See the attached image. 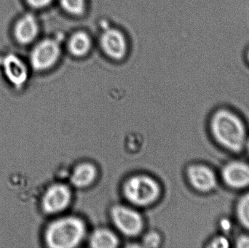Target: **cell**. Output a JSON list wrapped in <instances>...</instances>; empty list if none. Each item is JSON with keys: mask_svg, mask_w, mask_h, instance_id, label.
<instances>
[{"mask_svg": "<svg viewBox=\"0 0 249 248\" xmlns=\"http://www.w3.org/2000/svg\"><path fill=\"white\" fill-rule=\"evenodd\" d=\"M211 132L216 142L232 152L244 149L247 141V129L238 115L228 109L216 111L210 122Z\"/></svg>", "mask_w": 249, "mask_h": 248, "instance_id": "cell-1", "label": "cell"}, {"mask_svg": "<svg viewBox=\"0 0 249 248\" xmlns=\"http://www.w3.org/2000/svg\"><path fill=\"white\" fill-rule=\"evenodd\" d=\"M84 222L77 217H65L51 223L45 231V241L50 248L77 247L86 236Z\"/></svg>", "mask_w": 249, "mask_h": 248, "instance_id": "cell-2", "label": "cell"}, {"mask_svg": "<svg viewBox=\"0 0 249 248\" xmlns=\"http://www.w3.org/2000/svg\"><path fill=\"white\" fill-rule=\"evenodd\" d=\"M126 199L137 206H147L159 198L160 188L158 182L144 175L130 178L124 185Z\"/></svg>", "mask_w": 249, "mask_h": 248, "instance_id": "cell-3", "label": "cell"}, {"mask_svg": "<svg viewBox=\"0 0 249 248\" xmlns=\"http://www.w3.org/2000/svg\"><path fill=\"white\" fill-rule=\"evenodd\" d=\"M111 215L117 229L127 237L138 235L143 229L142 215L133 208L116 205L112 208Z\"/></svg>", "mask_w": 249, "mask_h": 248, "instance_id": "cell-4", "label": "cell"}, {"mask_svg": "<svg viewBox=\"0 0 249 248\" xmlns=\"http://www.w3.org/2000/svg\"><path fill=\"white\" fill-rule=\"evenodd\" d=\"M60 55L58 42L48 39L38 43L32 50L30 62L36 71H44L51 68L56 62Z\"/></svg>", "mask_w": 249, "mask_h": 248, "instance_id": "cell-5", "label": "cell"}, {"mask_svg": "<svg viewBox=\"0 0 249 248\" xmlns=\"http://www.w3.org/2000/svg\"><path fill=\"white\" fill-rule=\"evenodd\" d=\"M71 192L66 185L55 184L48 188L42 198V207L48 214L64 211L71 202Z\"/></svg>", "mask_w": 249, "mask_h": 248, "instance_id": "cell-6", "label": "cell"}, {"mask_svg": "<svg viewBox=\"0 0 249 248\" xmlns=\"http://www.w3.org/2000/svg\"><path fill=\"white\" fill-rule=\"evenodd\" d=\"M3 72L7 81L19 89L24 86L29 78V71L23 60L13 53L6 54L1 60Z\"/></svg>", "mask_w": 249, "mask_h": 248, "instance_id": "cell-7", "label": "cell"}, {"mask_svg": "<svg viewBox=\"0 0 249 248\" xmlns=\"http://www.w3.org/2000/svg\"><path fill=\"white\" fill-rule=\"evenodd\" d=\"M187 179L191 186L198 192H210L217 185L214 172L204 165L196 164L190 166L187 171Z\"/></svg>", "mask_w": 249, "mask_h": 248, "instance_id": "cell-8", "label": "cell"}, {"mask_svg": "<svg viewBox=\"0 0 249 248\" xmlns=\"http://www.w3.org/2000/svg\"><path fill=\"white\" fill-rule=\"evenodd\" d=\"M222 178L225 184L232 189L249 187V165L239 160L229 162L222 168Z\"/></svg>", "mask_w": 249, "mask_h": 248, "instance_id": "cell-9", "label": "cell"}, {"mask_svg": "<svg viewBox=\"0 0 249 248\" xmlns=\"http://www.w3.org/2000/svg\"><path fill=\"white\" fill-rule=\"evenodd\" d=\"M101 45L105 53L114 59L124 58L127 50L125 39L123 33L116 29L105 31L101 38Z\"/></svg>", "mask_w": 249, "mask_h": 248, "instance_id": "cell-10", "label": "cell"}, {"mask_svg": "<svg viewBox=\"0 0 249 248\" xmlns=\"http://www.w3.org/2000/svg\"><path fill=\"white\" fill-rule=\"evenodd\" d=\"M37 21L33 15L27 13L22 16L15 26L14 34L16 40L21 45H27L33 42L37 36Z\"/></svg>", "mask_w": 249, "mask_h": 248, "instance_id": "cell-11", "label": "cell"}, {"mask_svg": "<svg viewBox=\"0 0 249 248\" xmlns=\"http://www.w3.org/2000/svg\"><path fill=\"white\" fill-rule=\"evenodd\" d=\"M96 175L97 170L93 165L83 163L74 169L71 176V182L76 187H87L94 182Z\"/></svg>", "mask_w": 249, "mask_h": 248, "instance_id": "cell-12", "label": "cell"}, {"mask_svg": "<svg viewBox=\"0 0 249 248\" xmlns=\"http://www.w3.org/2000/svg\"><path fill=\"white\" fill-rule=\"evenodd\" d=\"M90 244L94 248H113L119 244L115 233L107 229H99L96 230L90 239Z\"/></svg>", "mask_w": 249, "mask_h": 248, "instance_id": "cell-13", "label": "cell"}, {"mask_svg": "<svg viewBox=\"0 0 249 248\" xmlns=\"http://www.w3.org/2000/svg\"><path fill=\"white\" fill-rule=\"evenodd\" d=\"M91 46L90 37L84 32L74 33L69 42V50L75 56L86 55Z\"/></svg>", "mask_w": 249, "mask_h": 248, "instance_id": "cell-14", "label": "cell"}, {"mask_svg": "<svg viewBox=\"0 0 249 248\" xmlns=\"http://www.w3.org/2000/svg\"><path fill=\"white\" fill-rule=\"evenodd\" d=\"M236 215L240 224L249 230V193L243 195L237 202Z\"/></svg>", "mask_w": 249, "mask_h": 248, "instance_id": "cell-15", "label": "cell"}, {"mask_svg": "<svg viewBox=\"0 0 249 248\" xmlns=\"http://www.w3.org/2000/svg\"><path fill=\"white\" fill-rule=\"evenodd\" d=\"M63 8L70 14H82L85 10V0H60Z\"/></svg>", "mask_w": 249, "mask_h": 248, "instance_id": "cell-16", "label": "cell"}, {"mask_svg": "<svg viewBox=\"0 0 249 248\" xmlns=\"http://www.w3.org/2000/svg\"><path fill=\"white\" fill-rule=\"evenodd\" d=\"M160 243V237L155 231L148 233L143 239V245L146 248H156Z\"/></svg>", "mask_w": 249, "mask_h": 248, "instance_id": "cell-17", "label": "cell"}, {"mask_svg": "<svg viewBox=\"0 0 249 248\" xmlns=\"http://www.w3.org/2000/svg\"><path fill=\"white\" fill-rule=\"evenodd\" d=\"M209 247L216 248H227L230 247V242L226 237L218 236L212 239L209 243Z\"/></svg>", "mask_w": 249, "mask_h": 248, "instance_id": "cell-18", "label": "cell"}, {"mask_svg": "<svg viewBox=\"0 0 249 248\" xmlns=\"http://www.w3.org/2000/svg\"><path fill=\"white\" fill-rule=\"evenodd\" d=\"M235 247L238 248H249V236L241 235L235 241Z\"/></svg>", "mask_w": 249, "mask_h": 248, "instance_id": "cell-19", "label": "cell"}, {"mask_svg": "<svg viewBox=\"0 0 249 248\" xmlns=\"http://www.w3.org/2000/svg\"><path fill=\"white\" fill-rule=\"evenodd\" d=\"M51 1L52 0H27V2L35 8H42L48 6Z\"/></svg>", "mask_w": 249, "mask_h": 248, "instance_id": "cell-20", "label": "cell"}, {"mask_svg": "<svg viewBox=\"0 0 249 248\" xmlns=\"http://www.w3.org/2000/svg\"><path fill=\"white\" fill-rule=\"evenodd\" d=\"M246 148H247V151L249 153V138H247V143H246Z\"/></svg>", "mask_w": 249, "mask_h": 248, "instance_id": "cell-21", "label": "cell"}, {"mask_svg": "<svg viewBox=\"0 0 249 248\" xmlns=\"http://www.w3.org/2000/svg\"><path fill=\"white\" fill-rule=\"evenodd\" d=\"M247 61H248V62L249 63V50H248V52H247Z\"/></svg>", "mask_w": 249, "mask_h": 248, "instance_id": "cell-22", "label": "cell"}]
</instances>
